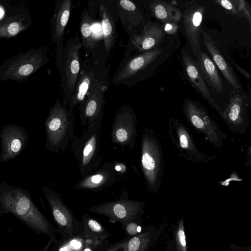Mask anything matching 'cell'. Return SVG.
Wrapping results in <instances>:
<instances>
[{"instance_id":"5","label":"cell","mask_w":251,"mask_h":251,"mask_svg":"<svg viewBox=\"0 0 251 251\" xmlns=\"http://www.w3.org/2000/svg\"><path fill=\"white\" fill-rule=\"evenodd\" d=\"M47 50L31 49L10 59L0 69L2 80L21 81L28 77L49 61Z\"/></svg>"},{"instance_id":"34","label":"cell","mask_w":251,"mask_h":251,"mask_svg":"<svg viewBox=\"0 0 251 251\" xmlns=\"http://www.w3.org/2000/svg\"><path fill=\"white\" fill-rule=\"evenodd\" d=\"M163 29L164 32L168 34H174L177 32L178 29V25L177 23L167 22L163 24Z\"/></svg>"},{"instance_id":"17","label":"cell","mask_w":251,"mask_h":251,"mask_svg":"<svg viewBox=\"0 0 251 251\" xmlns=\"http://www.w3.org/2000/svg\"><path fill=\"white\" fill-rule=\"evenodd\" d=\"M42 190L50 207L56 223L65 234L72 237L75 227L73 215L60 196L54 190L43 186Z\"/></svg>"},{"instance_id":"26","label":"cell","mask_w":251,"mask_h":251,"mask_svg":"<svg viewBox=\"0 0 251 251\" xmlns=\"http://www.w3.org/2000/svg\"><path fill=\"white\" fill-rule=\"evenodd\" d=\"M117 7L124 29L128 35L133 33L134 27L143 21V15L136 4L129 0H118Z\"/></svg>"},{"instance_id":"20","label":"cell","mask_w":251,"mask_h":251,"mask_svg":"<svg viewBox=\"0 0 251 251\" xmlns=\"http://www.w3.org/2000/svg\"><path fill=\"white\" fill-rule=\"evenodd\" d=\"M143 25L142 33H132L130 39L132 45L142 52L157 48L165 36L163 27L156 23L145 24L143 20Z\"/></svg>"},{"instance_id":"4","label":"cell","mask_w":251,"mask_h":251,"mask_svg":"<svg viewBox=\"0 0 251 251\" xmlns=\"http://www.w3.org/2000/svg\"><path fill=\"white\" fill-rule=\"evenodd\" d=\"M141 165L145 182L151 192L158 191L164 171L162 147L154 132L147 129L141 137Z\"/></svg>"},{"instance_id":"37","label":"cell","mask_w":251,"mask_h":251,"mask_svg":"<svg viewBox=\"0 0 251 251\" xmlns=\"http://www.w3.org/2000/svg\"><path fill=\"white\" fill-rule=\"evenodd\" d=\"M3 15V10L2 8L0 7V18H1Z\"/></svg>"},{"instance_id":"24","label":"cell","mask_w":251,"mask_h":251,"mask_svg":"<svg viewBox=\"0 0 251 251\" xmlns=\"http://www.w3.org/2000/svg\"><path fill=\"white\" fill-rule=\"evenodd\" d=\"M98 8L100 17L104 49L107 54L109 55L114 46L117 37L116 21L113 15L105 4H99Z\"/></svg>"},{"instance_id":"12","label":"cell","mask_w":251,"mask_h":251,"mask_svg":"<svg viewBox=\"0 0 251 251\" xmlns=\"http://www.w3.org/2000/svg\"><path fill=\"white\" fill-rule=\"evenodd\" d=\"M162 50L159 48L149 50L129 59L119 68L112 80L115 85L129 86L137 82V77L153 63L161 54Z\"/></svg>"},{"instance_id":"27","label":"cell","mask_w":251,"mask_h":251,"mask_svg":"<svg viewBox=\"0 0 251 251\" xmlns=\"http://www.w3.org/2000/svg\"><path fill=\"white\" fill-rule=\"evenodd\" d=\"M149 7L152 16L163 24L167 22L178 23L182 19V13L170 3L160 0L151 1Z\"/></svg>"},{"instance_id":"15","label":"cell","mask_w":251,"mask_h":251,"mask_svg":"<svg viewBox=\"0 0 251 251\" xmlns=\"http://www.w3.org/2000/svg\"><path fill=\"white\" fill-rule=\"evenodd\" d=\"M0 162H5L19 156L28 140L25 129L15 125L5 126L0 132Z\"/></svg>"},{"instance_id":"28","label":"cell","mask_w":251,"mask_h":251,"mask_svg":"<svg viewBox=\"0 0 251 251\" xmlns=\"http://www.w3.org/2000/svg\"><path fill=\"white\" fill-rule=\"evenodd\" d=\"M27 27L24 18L8 17L0 23V38L15 36Z\"/></svg>"},{"instance_id":"2","label":"cell","mask_w":251,"mask_h":251,"mask_svg":"<svg viewBox=\"0 0 251 251\" xmlns=\"http://www.w3.org/2000/svg\"><path fill=\"white\" fill-rule=\"evenodd\" d=\"M103 115L88 126L80 137L73 128L70 134L72 151L76 158L81 177L97 170L101 164L100 151L101 122Z\"/></svg>"},{"instance_id":"31","label":"cell","mask_w":251,"mask_h":251,"mask_svg":"<svg viewBox=\"0 0 251 251\" xmlns=\"http://www.w3.org/2000/svg\"><path fill=\"white\" fill-rule=\"evenodd\" d=\"M239 12H242L243 16L248 19L250 27L251 26V9L248 2L244 0H233Z\"/></svg>"},{"instance_id":"33","label":"cell","mask_w":251,"mask_h":251,"mask_svg":"<svg viewBox=\"0 0 251 251\" xmlns=\"http://www.w3.org/2000/svg\"><path fill=\"white\" fill-rule=\"evenodd\" d=\"M87 225L88 227L92 232L100 234L104 232V229L101 225L93 219H88Z\"/></svg>"},{"instance_id":"29","label":"cell","mask_w":251,"mask_h":251,"mask_svg":"<svg viewBox=\"0 0 251 251\" xmlns=\"http://www.w3.org/2000/svg\"><path fill=\"white\" fill-rule=\"evenodd\" d=\"M150 232H146L130 239L126 251H145L150 240Z\"/></svg>"},{"instance_id":"1","label":"cell","mask_w":251,"mask_h":251,"mask_svg":"<svg viewBox=\"0 0 251 251\" xmlns=\"http://www.w3.org/2000/svg\"><path fill=\"white\" fill-rule=\"evenodd\" d=\"M0 214H11L37 234L54 239L55 229L33 202L29 192L19 187L0 183Z\"/></svg>"},{"instance_id":"6","label":"cell","mask_w":251,"mask_h":251,"mask_svg":"<svg viewBox=\"0 0 251 251\" xmlns=\"http://www.w3.org/2000/svg\"><path fill=\"white\" fill-rule=\"evenodd\" d=\"M81 42L76 32L64 47L62 61L59 68L63 90V103L66 104L72 96L77 81L81 68L80 52Z\"/></svg>"},{"instance_id":"36","label":"cell","mask_w":251,"mask_h":251,"mask_svg":"<svg viewBox=\"0 0 251 251\" xmlns=\"http://www.w3.org/2000/svg\"><path fill=\"white\" fill-rule=\"evenodd\" d=\"M231 64H232L235 68L236 69L240 72L241 74L244 75V76L249 79H251V75L249 74V73L247 71H246L245 70H244L242 67L238 66L235 62L232 61V60H230Z\"/></svg>"},{"instance_id":"21","label":"cell","mask_w":251,"mask_h":251,"mask_svg":"<svg viewBox=\"0 0 251 251\" xmlns=\"http://www.w3.org/2000/svg\"><path fill=\"white\" fill-rule=\"evenodd\" d=\"M182 62L184 73L193 87L201 97L221 116V111L212 99L206 83L199 71L194 59L186 52L182 54Z\"/></svg>"},{"instance_id":"22","label":"cell","mask_w":251,"mask_h":251,"mask_svg":"<svg viewBox=\"0 0 251 251\" xmlns=\"http://www.w3.org/2000/svg\"><path fill=\"white\" fill-rule=\"evenodd\" d=\"M201 33L202 35L205 47L212 57L214 63L234 90H238L241 88V83L232 67L225 58L216 44L208 35L202 29L201 30Z\"/></svg>"},{"instance_id":"8","label":"cell","mask_w":251,"mask_h":251,"mask_svg":"<svg viewBox=\"0 0 251 251\" xmlns=\"http://www.w3.org/2000/svg\"><path fill=\"white\" fill-rule=\"evenodd\" d=\"M168 126L170 136L180 156L198 164L207 163L216 158L200 151L187 127L181 121L171 117Z\"/></svg>"},{"instance_id":"16","label":"cell","mask_w":251,"mask_h":251,"mask_svg":"<svg viewBox=\"0 0 251 251\" xmlns=\"http://www.w3.org/2000/svg\"><path fill=\"white\" fill-rule=\"evenodd\" d=\"M73 2L71 0L56 1L51 23L52 38L56 48V64L59 69L63 57L64 36L69 22Z\"/></svg>"},{"instance_id":"35","label":"cell","mask_w":251,"mask_h":251,"mask_svg":"<svg viewBox=\"0 0 251 251\" xmlns=\"http://www.w3.org/2000/svg\"><path fill=\"white\" fill-rule=\"evenodd\" d=\"M139 226L135 223H129L126 226V230L127 233L130 235H134L136 234L138 231Z\"/></svg>"},{"instance_id":"14","label":"cell","mask_w":251,"mask_h":251,"mask_svg":"<svg viewBox=\"0 0 251 251\" xmlns=\"http://www.w3.org/2000/svg\"><path fill=\"white\" fill-rule=\"evenodd\" d=\"M205 7L197 3L187 4L182 13L185 36L195 56L200 50V37Z\"/></svg>"},{"instance_id":"23","label":"cell","mask_w":251,"mask_h":251,"mask_svg":"<svg viewBox=\"0 0 251 251\" xmlns=\"http://www.w3.org/2000/svg\"><path fill=\"white\" fill-rule=\"evenodd\" d=\"M195 56L197 67L205 82L219 93H222L224 90L222 81L213 61L201 50Z\"/></svg>"},{"instance_id":"10","label":"cell","mask_w":251,"mask_h":251,"mask_svg":"<svg viewBox=\"0 0 251 251\" xmlns=\"http://www.w3.org/2000/svg\"><path fill=\"white\" fill-rule=\"evenodd\" d=\"M250 107V100L246 95L235 92L231 96L221 117L232 132L243 134L247 132Z\"/></svg>"},{"instance_id":"13","label":"cell","mask_w":251,"mask_h":251,"mask_svg":"<svg viewBox=\"0 0 251 251\" xmlns=\"http://www.w3.org/2000/svg\"><path fill=\"white\" fill-rule=\"evenodd\" d=\"M142 204L139 201L123 198L91 207L89 210L106 216L112 221L129 223L139 213Z\"/></svg>"},{"instance_id":"19","label":"cell","mask_w":251,"mask_h":251,"mask_svg":"<svg viewBox=\"0 0 251 251\" xmlns=\"http://www.w3.org/2000/svg\"><path fill=\"white\" fill-rule=\"evenodd\" d=\"M114 165L106 162L92 173L81 177L74 188L81 190H100L114 183L118 174Z\"/></svg>"},{"instance_id":"32","label":"cell","mask_w":251,"mask_h":251,"mask_svg":"<svg viewBox=\"0 0 251 251\" xmlns=\"http://www.w3.org/2000/svg\"><path fill=\"white\" fill-rule=\"evenodd\" d=\"M214 1L219 4L230 14L238 15V12L233 0H214Z\"/></svg>"},{"instance_id":"7","label":"cell","mask_w":251,"mask_h":251,"mask_svg":"<svg viewBox=\"0 0 251 251\" xmlns=\"http://www.w3.org/2000/svg\"><path fill=\"white\" fill-rule=\"evenodd\" d=\"M185 118L198 132L204 135L205 139L213 146L221 148L227 139L226 134L209 115L201 105L186 99L182 107Z\"/></svg>"},{"instance_id":"25","label":"cell","mask_w":251,"mask_h":251,"mask_svg":"<svg viewBox=\"0 0 251 251\" xmlns=\"http://www.w3.org/2000/svg\"><path fill=\"white\" fill-rule=\"evenodd\" d=\"M94 4L92 5V7H90L88 9L84 7L80 15L79 30L81 44L87 55L94 51L98 44L92 29L94 22V17L92 12L94 10Z\"/></svg>"},{"instance_id":"11","label":"cell","mask_w":251,"mask_h":251,"mask_svg":"<svg viewBox=\"0 0 251 251\" xmlns=\"http://www.w3.org/2000/svg\"><path fill=\"white\" fill-rule=\"evenodd\" d=\"M106 86L100 77H97L84 100L79 105V119L83 126H89L104 115Z\"/></svg>"},{"instance_id":"9","label":"cell","mask_w":251,"mask_h":251,"mask_svg":"<svg viewBox=\"0 0 251 251\" xmlns=\"http://www.w3.org/2000/svg\"><path fill=\"white\" fill-rule=\"evenodd\" d=\"M137 118L128 105L122 106L115 116L111 132V139L121 147L133 148L136 135Z\"/></svg>"},{"instance_id":"3","label":"cell","mask_w":251,"mask_h":251,"mask_svg":"<svg viewBox=\"0 0 251 251\" xmlns=\"http://www.w3.org/2000/svg\"><path fill=\"white\" fill-rule=\"evenodd\" d=\"M74 124L73 110L56 100L45 123L47 149L55 153L64 151L70 143Z\"/></svg>"},{"instance_id":"18","label":"cell","mask_w":251,"mask_h":251,"mask_svg":"<svg viewBox=\"0 0 251 251\" xmlns=\"http://www.w3.org/2000/svg\"><path fill=\"white\" fill-rule=\"evenodd\" d=\"M97 70L91 58H86L81 63L74 91L66 104L68 108L73 110L83 102L94 80L99 76Z\"/></svg>"},{"instance_id":"30","label":"cell","mask_w":251,"mask_h":251,"mask_svg":"<svg viewBox=\"0 0 251 251\" xmlns=\"http://www.w3.org/2000/svg\"><path fill=\"white\" fill-rule=\"evenodd\" d=\"M176 251H187L186 235L183 219L179 220L175 232Z\"/></svg>"}]
</instances>
